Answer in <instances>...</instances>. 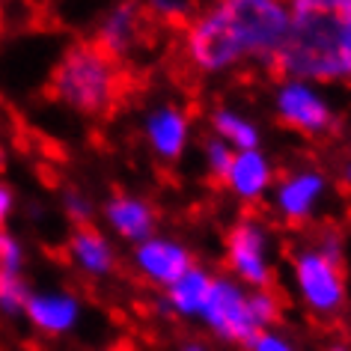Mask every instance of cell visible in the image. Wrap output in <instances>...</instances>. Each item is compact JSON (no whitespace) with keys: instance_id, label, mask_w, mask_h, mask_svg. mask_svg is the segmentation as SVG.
<instances>
[{"instance_id":"obj_21","label":"cell","mask_w":351,"mask_h":351,"mask_svg":"<svg viewBox=\"0 0 351 351\" xmlns=\"http://www.w3.org/2000/svg\"><path fill=\"white\" fill-rule=\"evenodd\" d=\"M253 346H256V351H292V348L286 346V342H280V339H274V337H265V333H256Z\"/></svg>"},{"instance_id":"obj_2","label":"cell","mask_w":351,"mask_h":351,"mask_svg":"<svg viewBox=\"0 0 351 351\" xmlns=\"http://www.w3.org/2000/svg\"><path fill=\"white\" fill-rule=\"evenodd\" d=\"M277 75H351V0H292L286 36L268 60Z\"/></svg>"},{"instance_id":"obj_7","label":"cell","mask_w":351,"mask_h":351,"mask_svg":"<svg viewBox=\"0 0 351 351\" xmlns=\"http://www.w3.org/2000/svg\"><path fill=\"white\" fill-rule=\"evenodd\" d=\"M280 119L304 134H315V131H324L330 125V110L306 86L292 84L283 86V93H280Z\"/></svg>"},{"instance_id":"obj_10","label":"cell","mask_w":351,"mask_h":351,"mask_svg":"<svg viewBox=\"0 0 351 351\" xmlns=\"http://www.w3.org/2000/svg\"><path fill=\"white\" fill-rule=\"evenodd\" d=\"M19 244L0 232V304L6 310H19L24 304V286L19 283Z\"/></svg>"},{"instance_id":"obj_19","label":"cell","mask_w":351,"mask_h":351,"mask_svg":"<svg viewBox=\"0 0 351 351\" xmlns=\"http://www.w3.org/2000/svg\"><path fill=\"white\" fill-rule=\"evenodd\" d=\"M208 161H212V170L221 182H226V176H230V167L235 161V155L226 149L223 143H212L208 146Z\"/></svg>"},{"instance_id":"obj_18","label":"cell","mask_w":351,"mask_h":351,"mask_svg":"<svg viewBox=\"0 0 351 351\" xmlns=\"http://www.w3.org/2000/svg\"><path fill=\"white\" fill-rule=\"evenodd\" d=\"M215 125H217V131H221L223 137L235 140V143L244 146L247 152L253 149V143H256V131H253L244 119L232 117V113H217V117H215Z\"/></svg>"},{"instance_id":"obj_16","label":"cell","mask_w":351,"mask_h":351,"mask_svg":"<svg viewBox=\"0 0 351 351\" xmlns=\"http://www.w3.org/2000/svg\"><path fill=\"white\" fill-rule=\"evenodd\" d=\"M27 310L30 319L48 330H63L75 322V304L69 298H33Z\"/></svg>"},{"instance_id":"obj_14","label":"cell","mask_w":351,"mask_h":351,"mask_svg":"<svg viewBox=\"0 0 351 351\" xmlns=\"http://www.w3.org/2000/svg\"><path fill=\"white\" fill-rule=\"evenodd\" d=\"M208 292H212V280H208L206 274H199V271H188L185 277H179L173 283L170 301L179 306L182 313H197V310L206 306Z\"/></svg>"},{"instance_id":"obj_4","label":"cell","mask_w":351,"mask_h":351,"mask_svg":"<svg viewBox=\"0 0 351 351\" xmlns=\"http://www.w3.org/2000/svg\"><path fill=\"white\" fill-rule=\"evenodd\" d=\"M298 280L306 301L319 310H333L342 301V271H339V250H330V241L322 253L306 250L298 256Z\"/></svg>"},{"instance_id":"obj_8","label":"cell","mask_w":351,"mask_h":351,"mask_svg":"<svg viewBox=\"0 0 351 351\" xmlns=\"http://www.w3.org/2000/svg\"><path fill=\"white\" fill-rule=\"evenodd\" d=\"M230 262L232 268L239 271L244 280L256 286H265L268 283V271H265V262H262V232L253 226L250 221H241L232 226L230 239Z\"/></svg>"},{"instance_id":"obj_22","label":"cell","mask_w":351,"mask_h":351,"mask_svg":"<svg viewBox=\"0 0 351 351\" xmlns=\"http://www.w3.org/2000/svg\"><path fill=\"white\" fill-rule=\"evenodd\" d=\"M10 206H12V197H10V191H3V188H0V223H3L6 212H10Z\"/></svg>"},{"instance_id":"obj_11","label":"cell","mask_w":351,"mask_h":351,"mask_svg":"<svg viewBox=\"0 0 351 351\" xmlns=\"http://www.w3.org/2000/svg\"><path fill=\"white\" fill-rule=\"evenodd\" d=\"M226 182H230L239 194L256 197L268 182V164L262 161V155H256V152H241V155H235Z\"/></svg>"},{"instance_id":"obj_9","label":"cell","mask_w":351,"mask_h":351,"mask_svg":"<svg viewBox=\"0 0 351 351\" xmlns=\"http://www.w3.org/2000/svg\"><path fill=\"white\" fill-rule=\"evenodd\" d=\"M137 259L149 274L155 280H164V283H176L179 277L188 274V253L167 241H146Z\"/></svg>"},{"instance_id":"obj_1","label":"cell","mask_w":351,"mask_h":351,"mask_svg":"<svg viewBox=\"0 0 351 351\" xmlns=\"http://www.w3.org/2000/svg\"><path fill=\"white\" fill-rule=\"evenodd\" d=\"M286 24L289 12L280 0H217L188 24L191 63L217 72L244 57L271 60L286 36Z\"/></svg>"},{"instance_id":"obj_23","label":"cell","mask_w":351,"mask_h":351,"mask_svg":"<svg viewBox=\"0 0 351 351\" xmlns=\"http://www.w3.org/2000/svg\"><path fill=\"white\" fill-rule=\"evenodd\" d=\"M185 351H203V348H199V346H188Z\"/></svg>"},{"instance_id":"obj_6","label":"cell","mask_w":351,"mask_h":351,"mask_svg":"<svg viewBox=\"0 0 351 351\" xmlns=\"http://www.w3.org/2000/svg\"><path fill=\"white\" fill-rule=\"evenodd\" d=\"M149 12L143 10L140 3H134V0H128V3H122L119 10L110 12V19L101 24V30L95 33V45H99L101 51H108L110 57L122 60V54H125L128 48L137 45V39H143V30H146V21Z\"/></svg>"},{"instance_id":"obj_20","label":"cell","mask_w":351,"mask_h":351,"mask_svg":"<svg viewBox=\"0 0 351 351\" xmlns=\"http://www.w3.org/2000/svg\"><path fill=\"white\" fill-rule=\"evenodd\" d=\"M250 306V315H253V322H274L277 319V304H274V298L271 295H256V298H250L247 301Z\"/></svg>"},{"instance_id":"obj_15","label":"cell","mask_w":351,"mask_h":351,"mask_svg":"<svg viewBox=\"0 0 351 351\" xmlns=\"http://www.w3.org/2000/svg\"><path fill=\"white\" fill-rule=\"evenodd\" d=\"M319 191H322L319 176H298V179H292L280 191V206H283V212L289 217H304L310 212V206L315 203Z\"/></svg>"},{"instance_id":"obj_13","label":"cell","mask_w":351,"mask_h":351,"mask_svg":"<svg viewBox=\"0 0 351 351\" xmlns=\"http://www.w3.org/2000/svg\"><path fill=\"white\" fill-rule=\"evenodd\" d=\"M149 137L161 155H179L182 143H185V119L176 110H158L149 119Z\"/></svg>"},{"instance_id":"obj_17","label":"cell","mask_w":351,"mask_h":351,"mask_svg":"<svg viewBox=\"0 0 351 351\" xmlns=\"http://www.w3.org/2000/svg\"><path fill=\"white\" fill-rule=\"evenodd\" d=\"M75 247V256L84 262L90 271H95V274H101V271H110V250L108 244H104V239L95 230H90V226H81L72 241Z\"/></svg>"},{"instance_id":"obj_5","label":"cell","mask_w":351,"mask_h":351,"mask_svg":"<svg viewBox=\"0 0 351 351\" xmlns=\"http://www.w3.org/2000/svg\"><path fill=\"white\" fill-rule=\"evenodd\" d=\"M206 319L215 324L223 337L239 339V342H250L256 339V322L250 315L247 298H241V292L230 283H212V292H208V301L203 306Z\"/></svg>"},{"instance_id":"obj_3","label":"cell","mask_w":351,"mask_h":351,"mask_svg":"<svg viewBox=\"0 0 351 351\" xmlns=\"http://www.w3.org/2000/svg\"><path fill=\"white\" fill-rule=\"evenodd\" d=\"M48 93L86 117H104L122 108L131 93V81L117 57L101 51L95 42H81L60 57L51 72Z\"/></svg>"},{"instance_id":"obj_12","label":"cell","mask_w":351,"mask_h":351,"mask_svg":"<svg viewBox=\"0 0 351 351\" xmlns=\"http://www.w3.org/2000/svg\"><path fill=\"white\" fill-rule=\"evenodd\" d=\"M110 221L113 226L125 235V239H146L152 232V212L140 203V199H113L110 203Z\"/></svg>"}]
</instances>
